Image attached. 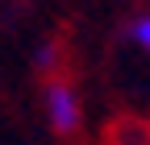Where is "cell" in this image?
I'll use <instances>...</instances> for the list:
<instances>
[{
    "label": "cell",
    "instance_id": "obj_1",
    "mask_svg": "<svg viewBox=\"0 0 150 145\" xmlns=\"http://www.w3.org/2000/svg\"><path fill=\"white\" fill-rule=\"evenodd\" d=\"M42 108H46V120H50V129L54 133H79V124H83V104L79 96H75V87L63 83V79H50L42 87Z\"/></svg>",
    "mask_w": 150,
    "mask_h": 145
},
{
    "label": "cell",
    "instance_id": "obj_3",
    "mask_svg": "<svg viewBox=\"0 0 150 145\" xmlns=\"http://www.w3.org/2000/svg\"><path fill=\"white\" fill-rule=\"evenodd\" d=\"M134 42L142 50H150V17H142V21H134Z\"/></svg>",
    "mask_w": 150,
    "mask_h": 145
},
{
    "label": "cell",
    "instance_id": "obj_2",
    "mask_svg": "<svg viewBox=\"0 0 150 145\" xmlns=\"http://www.w3.org/2000/svg\"><path fill=\"white\" fill-rule=\"evenodd\" d=\"M108 145H150V124H138V120H121V124H112Z\"/></svg>",
    "mask_w": 150,
    "mask_h": 145
}]
</instances>
